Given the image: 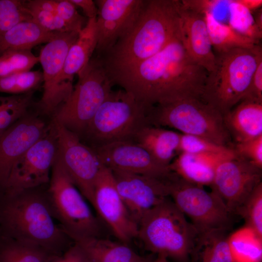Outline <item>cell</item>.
<instances>
[{
  "label": "cell",
  "mask_w": 262,
  "mask_h": 262,
  "mask_svg": "<svg viewBox=\"0 0 262 262\" xmlns=\"http://www.w3.org/2000/svg\"><path fill=\"white\" fill-rule=\"evenodd\" d=\"M208 74L189 56L181 39L176 38L150 57L110 77L114 85L148 110L180 99L201 98Z\"/></svg>",
  "instance_id": "6da1fadb"
},
{
  "label": "cell",
  "mask_w": 262,
  "mask_h": 262,
  "mask_svg": "<svg viewBox=\"0 0 262 262\" xmlns=\"http://www.w3.org/2000/svg\"><path fill=\"white\" fill-rule=\"evenodd\" d=\"M180 0H146L131 29L101 59L109 75L155 54L176 38L181 39Z\"/></svg>",
  "instance_id": "7a4b0ae2"
},
{
  "label": "cell",
  "mask_w": 262,
  "mask_h": 262,
  "mask_svg": "<svg viewBox=\"0 0 262 262\" xmlns=\"http://www.w3.org/2000/svg\"><path fill=\"white\" fill-rule=\"evenodd\" d=\"M33 190L8 196L0 220L11 239L59 255L73 241L55 218L47 195Z\"/></svg>",
  "instance_id": "3957f363"
},
{
  "label": "cell",
  "mask_w": 262,
  "mask_h": 262,
  "mask_svg": "<svg viewBox=\"0 0 262 262\" xmlns=\"http://www.w3.org/2000/svg\"><path fill=\"white\" fill-rule=\"evenodd\" d=\"M198 233L168 197L144 215L138 224L137 238L152 254L189 262Z\"/></svg>",
  "instance_id": "277c9868"
},
{
  "label": "cell",
  "mask_w": 262,
  "mask_h": 262,
  "mask_svg": "<svg viewBox=\"0 0 262 262\" xmlns=\"http://www.w3.org/2000/svg\"><path fill=\"white\" fill-rule=\"evenodd\" d=\"M215 55V66L208 73L201 98L224 116L243 99L262 60V49L259 45Z\"/></svg>",
  "instance_id": "5b68a950"
},
{
  "label": "cell",
  "mask_w": 262,
  "mask_h": 262,
  "mask_svg": "<svg viewBox=\"0 0 262 262\" xmlns=\"http://www.w3.org/2000/svg\"><path fill=\"white\" fill-rule=\"evenodd\" d=\"M147 121L149 125L173 128L231 147L223 115L201 98H185L151 107Z\"/></svg>",
  "instance_id": "8992f818"
},
{
  "label": "cell",
  "mask_w": 262,
  "mask_h": 262,
  "mask_svg": "<svg viewBox=\"0 0 262 262\" xmlns=\"http://www.w3.org/2000/svg\"><path fill=\"white\" fill-rule=\"evenodd\" d=\"M147 112L129 93L112 90L80 138L92 148L133 140L138 131L148 124Z\"/></svg>",
  "instance_id": "52a82bcc"
},
{
  "label": "cell",
  "mask_w": 262,
  "mask_h": 262,
  "mask_svg": "<svg viewBox=\"0 0 262 262\" xmlns=\"http://www.w3.org/2000/svg\"><path fill=\"white\" fill-rule=\"evenodd\" d=\"M46 194L56 221L74 242L101 237L99 222L56 155Z\"/></svg>",
  "instance_id": "ba28073f"
},
{
  "label": "cell",
  "mask_w": 262,
  "mask_h": 262,
  "mask_svg": "<svg viewBox=\"0 0 262 262\" xmlns=\"http://www.w3.org/2000/svg\"><path fill=\"white\" fill-rule=\"evenodd\" d=\"M78 82L54 119L82 136L114 86L100 57L96 56L77 74Z\"/></svg>",
  "instance_id": "9c48e42d"
},
{
  "label": "cell",
  "mask_w": 262,
  "mask_h": 262,
  "mask_svg": "<svg viewBox=\"0 0 262 262\" xmlns=\"http://www.w3.org/2000/svg\"><path fill=\"white\" fill-rule=\"evenodd\" d=\"M169 189V197L198 233L229 229L233 214L215 192H208L177 175L170 180Z\"/></svg>",
  "instance_id": "30bf717a"
},
{
  "label": "cell",
  "mask_w": 262,
  "mask_h": 262,
  "mask_svg": "<svg viewBox=\"0 0 262 262\" xmlns=\"http://www.w3.org/2000/svg\"><path fill=\"white\" fill-rule=\"evenodd\" d=\"M57 156L84 198L92 205L94 186L103 165L94 149L80 137L54 119Z\"/></svg>",
  "instance_id": "8fae6325"
},
{
  "label": "cell",
  "mask_w": 262,
  "mask_h": 262,
  "mask_svg": "<svg viewBox=\"0 0 262 262\" xmlns=\"http://www.w3.org/2000/svg\"><path fill=\"white\" fill-rule=\"evenodd\" d=\"M57 144L53 125L13 165L4 186L7 195L49 183Z\"/></svg>",
  "instance_id": "7c38bea8"
},
{
  "label": "cell",
  "mask_w": 262,
  "mask_h": 262,
  "mask_svg": "<svg viewBox=\"0 0 262 262\" xmlns=\"http://www.w3.org/2000/svg\"><path fill=\"white\" fill-rule=\"evenodd\" d=\"M78 34L57 33L40 50L38 57L43 69V92L39 105L47 114H54L73 90V84L63 83L61 77L69 49Z\"/></svg>",
  "instance_id": "4fadbf2b"
},
{
  "label": "cell",
  "mask_w": 262,
  "mask_h": 262,
  "mask_svg": "<svg viewBox=\"0 0 262 262\" xmlns=\"http://www.w3.org/2000/svg\"><path fill=\"white\" fill-rule=\"evenodd\" d=\"M262 169L234 152L218 164L210 186L230 212L237 214L247 198L262 182Z\"/></svg>",
  "instance_id": "5bb4252c"
},
{
  "label": "cell",
  "mask_w": 262,
  "mask_h": 262,
  "mask_svg": "<svg viewBox=\"0 0 262 262\" xmlns=\"http://www.w3.org/2000/svg\"><path fill=\"white\" fill-rule=\"evenodd\" d=\"M92 205L119 241L129 244L137 238L138 224L118 192L112 170L104 165L95 182Z\"/></svg>",
  "instance_id": "9a60e30c"
},
{
  "label": "cell",
  "mask_w": 262,
  "mask_h": 262,
  "mask_svg": "<svg viewBox=\"0 0 262 262\" xmlns=\"http://www.w3.org/2000/svg\"><path fill=\"white\" fill-rule=\"evenodd\" d=\"M118 192L131 216L138 224L151 209L169 197L170 180L111 170Z\"/></svg>",
  "instance_id": "2e32d148"
},
{
  "label": "cell",
  "mask_w": 262,
  "mask_h": 262,
  "mask_svg": "<svg viewBox=\"0 0 262 262\" xmlns=\"http://www.w3.org/2000/svg\"><path fill=\"white\" fill-rule=\"evenodd\" d=\"M146 0H97V56L109 51L133 27Z\"/></svg>",
  "instance_id": "e0dca14e"
},
{
  "label": "cell",
  "mask_w": 262,
  "mask_h": 262,
  "mask_svg": "<svg viewBox=\"0 0 262 262\" xmlns=\"http://www.w3.org/2000/svg\"><path fill=\"white\" fill-rule=\"evenodd\" d=\"M103 165L117 170L168 180L175 175L158 163L143 147L132 140L121 141L93 148Z\"/></svg>",
  "instance_id": "ac0fdd59"
},
{
  "label": "cell",
  "mask_w": 262,
  "mask_h": 262,
  "mask_svg": "<svg viewBox=\"0 0 262 262\" xmlns=\"http://www.w3.org/2000/svg\"><path fill=\"white\" fill-rule=\"evenodd\" d=\"M48 129L40 119L25 115L0 135V185L4 187L15 162Z\"/></svg>",
  "instance_id": "d6986e66"
},
{
  "label": "cell",
  "mask_w": 262,
  "mask_h": 262,
  "mask_svg": "<svg viewBox=\"0 0 262 262\" xmlns=\"http://www.w3.org/2000/svg\"><path fill=\"white\" fill-rule=\"evenodd\" d=\"M181 41L189 56L208 72L214 67L213 52L204 16L183 6L180 0Z\"/></svg>",
  "instance_id": "ffe728a7"
},
{
  "label": "cell",
  "mask_w": 262,
  "mask_h": 262,
  "mask_svg": "<svg viewBox=\"0 0 262 262\" xmlns=\"http://www.w3.org/2000/svg\"><path fill=\"white\" fill-rule=\"evenodd\" d=\"M179 153L169 165L170 170L192 183L211 186L220 163L234 153Z\"/></svg>",
  "instance_id": "44dd1931"
},
{
  "label": "cell",
  "mask_w": 262,
  "mask_h": 262,
  "mask_svg": "<svg viewBox=\"0 0 262 262\" xmlns=\"http://www.w3.org/2000/svg\"><path fill=\"white\" fill-rule=\"evenodd\" d=\"M224 117L230 136L236 143L262 135V103L242 100Z\"/></svg>",
  "instance_id": "7402d4cb"
},
{
  "label": "cell",
  "mask_w": 262,
  "mask_h": 262,
  "mask_svg": "<svg viewBox=\"0 0 262 262\" xmlns=\"http://www.w3.org/2000/svg\"><path fill=\"white\" fill-rule=\"evenodd\" d=\"M180 133L151 125H146L136 133V142L159 164L168 166L179 154Z\"/></svg>",
  "instance_id": "603a6c76"
},
{
  "label": "cell",
  "mask_w": 262,
  "mask_h": 262,
  "mask_svg": "<svg viewBox=\"0 0 262 262\" xmlns=\"http://www.w3.org/2000/svg\"><path fill=\"white\" fill-rule=\"evenodd\" d=\"M97 44L96 18H90L69 49L61 77L63 83L72 84L74 76L77 75L92 58Z\"/></svg>",
  "instance_id": "cb8c5ba5"
},
{
  "label": "cell",
  "mask_w": 262,
  "mask_h": 262,
  "mask_svg": "<svg viewBox=\"0 0 262 262\" xmlns=\"http://www.w3.org/2000/svg\"><path fill=\"white\" fill-rule=\"evenodd\" d=\"M57 33L45 30L32 19L23 21L0 36V55L9 49L31 50L49 42Z\"/></svg>",
  "instance_id": "d4e9b609"
},
{
  "label": "cell",
  "mask_w": 262,
  "mask_h": 262,
  "mask_svg": "<svg viewBox=\"0 0 262 262\" xmlns=\"http://www.w3.org/2000/svg\"><path fill=\"white\" fill-rule=\"evenodd\" d=\"M90 262H134L140 256L128 244L101 237L77 242Z\"/></svg>",
  "instance_id": "484cf974"
},
{
  "label": "cell",
  "mask_w": 262,
  "mask_h": 262,
  "mask_svg": "<svg viewBox=\"0 0 262 262\" xmlns=\"http://www.w3.org/2000/svg\"><path fill=\"white\" fill-rule=\"evenodd\" d=\"M227 231L216 229L199 233L189 262H233Z\"/></svg>",
  "instance_id": "4316f807"
},
{
  "label": "cell",
  "mask_w": 262,
  "mask_h": 262,
  "mask_svg": "<svg viewBox=\"0 0 262 262\" xmlns=\"http://www.w3.org/2000/svg\"><path fill=\"white\" fill-rule=\"evenodd\" d=\"M213 49L219 53L235 48L252 49L259 45L260 41L245 36L222 22L210 13L203 14Z\"/></svg>",
  "instance_id": "83f0119b"
},
{
  "label": "cell",
  "mask_w": 262,
  "mask_h": 262,
  "mask_svg": "<svg viewBox=\"0 0 262 262\" xmlns=\"http://www.w3.org/2000/svg\"><path fill=\"white\" fill-rule=\"evenodd\" d=\"M233 262H261L262 238L245 226L228 237Z\"/></svg>",
  "instance_id": "f1b7e54d"
},
{
  "label": "cell",
  "mask_w": 262,
  "mask_h": 262,
  "mask_svg": "<svg viewBox=\"0 0 262 262\" xmlns=\"http://www.w3.org/2000/svg\"><path fill=\"white\" fill-rule=\"evenodd\" d=\"M11 240L0 249V262H51L58 256L31 244Z\"/></svg>",
  "instance_id": "f546056e"
},
{
  "label": "cell",
  "mask_w": 262,
  "mask_h": 262,
  "mask_svg": "<svg viewBox=\"0 0 262 262\" xmlns=\"http://www.w3.org/2000/svg\"><path fill=\"white\" fill-rule=\"evenodd\" d=\"M228 18V25L239 33L259 41L262 38V30L256 26L252 13L238 0H229Z\"/></svg>",
  "instance_id": "4dcf8cb0"
},
{
  "label": "cell",
  "mask_w": 262,
  "mask_h": 262,
  "mask_svg": "<svg viewBox=\"0 0 262 262\" xmlns=\"http://www.w3.org/2000/svg\"><path fill=\"white\" fill-rule=\"evenodd\" d=\"M38 63L31 50H7L0 55V77L30 71Z\"/></svg>",
  "instance_id": "1f68e13d"
},
{
  "label": "cell",
  "mask_w": 262,
  "mask_h": 262,
  "mask_svg": "<svg viewBox=\"0 0 262 262\" xmlns=\"http://www.w3.org/2000/svg\"><path fill=\"white\" fill-rule=\"evenodd\" d=\"M42 72L27 71L0 77V92L24 94L33 92L43 82Z\"/></svg>",
  "instance_id": "d6a6232c"
},
{
  "label": "cell",
  "mask_w": 262,
  "mask_h": 262,
  "mask_svg": "<svg viewBox=\"0 0 262 262\" xmlns=\"http://www.w3.org/2000/svg\"><path fill=\"white\" fill-rule=\"evenodd\" d=\"M32 96V92L8 97L0 107V135L25 115Z\"/></svg>",
  "instance_id": "836d02e7"
},
{
  "label": "cell",
  "mask_w": 262,
  "mask_h": 262,
  "mask_svg": "<svg viewBox=\"0 0 262 262\" xmlns=\"http://www.w3.org/2000/svg\"><path fill=\"white\" fill-rule=\"evenodd\" d=\"M32 19L25 1L0 0V36L18 23Z\"/></svg>",
  "instance_id": "e575fe53"
},
{
  "label": "cell",
  "mask_w": 262,
  "mask_h": 262,
  "mask_svg": "<svg viewBox=\"0 0 262 262\" xmlns=\"http://www.w3.org/2000/svg\"><path fill=\"white\" fill-rule=\"evenodd\" d=\"M237 214L244 218L246 226L262 238V182L247 198Z\"/></svg>",
  "instance_id": "d590c367"
},
{
  "label": "cell",
  "mask_w": 262,
  "mask_h": 262,
  "mask_svg": "<svg viewBox=\"0 0 262 262\" xmlns=\"http://www.w3.org/2000/svg\"><path fill=\"white\" fill-rule=\"evenodd\" d=\"M232 150L231 147L216 144L199 136L180 133L179 154L226 153Z\"/></svg>",
  "instance_id": "8d00e7d4"
},
{
  "label": "cell",
  "mask_w": 262,
  "mask_h": 262,
  "mask_svg": "<svg viewBox=\"0 0 262 262\" xmlns=\"http://www.w3.org/2000/svg\"><path fill=\"white\" fill-rule=\"evenodd\" d=\"M32 20L45 30L50 33L70 32L66 24L56 13L51 12L29 4L25 2Z\"/></svg>",
  "instance_id": "74e56055"
},
{
  "label": "cell",
  "mask_w": 262,
  "mask_h": 262,
  "mask_svg": "<svg viewBox=\"0 0 262 262\" xmlns=\"http://www.w3.org/2000/svg\"><path fill=\"white\" fill-rule=\"evenodd\" d=\"M55 3L56 14L65 22L69 31L79 33L86 23L76 7L70 0H55Z\"/></svg>",
  "instance_id": "f35d334b"
},
{
  "label": "cell",
  "mask_w": 262,
  "mask_h": 262,
  "mask_svg": "<svg viewBox=\"0 0 262 262\" xmlns=\"http://www.w3.org/2000/svg\"><path fill=\"white\" fill-rule=\"evenodd\" d=\"M233 149L237 155L262 169V135L248 141L237 143Z\"/></svg>",
  "instance_id": "ab89813d"
},
{
  "label": "cell",
  "mask_w": 262,
  "mask_h": 262,
  "mask_svg": "<svg viewBox=\"0 0 262 262\" xmlns=\"http://www.w3.org/2000/svg\"><path fill=\"white\" fill-rule=\"evenodd\" d=\"M244 100L262 103V60L257 66L242 101Z\"/></svg>",
  "instance_id": "60d3db41"
},
{
  "label": "cell",
  "mask_w": 262,
  "mask_h": 262,
  "mask_svg": "<svg viewBox=\"0 0 262 262\" xmlns=\"http://www.w3.org/2000/svg\"><path fill=\"white\" fill-rule=\"evenodd\" d=\"M51 262H90L81 246L73 242L64 252Z\"/></svg>",
  "instance_id": "b9f144b4"
},
{
  "label": "cell",
  "mask_w": 262,
  "mask_h": 262,
  "mask_svg": "<svg viewBox=\"0 0 262 262\" xmlns=\"http://www.w3.org/2000/svg\"><path fill=\"white\" fill-rule=\"evenodd\" d=\"M70 1L76 7L81 8L88 19L96 18L98 14V7L93 0H70Z\"/></svg>",
  "instance_id": "7bdbcfd3"
},
{
  "label": "cell",
  "mask_w": 262,
  "mask_h": 262,
  "mask_svg": "<svg viewBox=\"0 0 262 262\" xmlns=\"http://www.w3.org/2000/svg\"><path fill=\"white\" fill-rule=\"evenodd\" d=\"M238 2L247 8L252 13L262 7V0H238Z\"/></svg>",
  "instance_id": "ee69618b"
},
{
  "label": "cell",
  "mask_w": 262,
  "mask_h": 262,
  "mask_svg": "<svg viewBox=\"0 0 262 262\" xmlns=\"http://www.w3.org/2000/svg\"><path fill=\"white\" fill-rule=\"evenodd\" d=\"M262 9H259L256 12V14L254 17V21L258 28L262 30Z\"/></svg>",
  "instance_id": "f6af8a7d"
},
{
  "label": "cell",
  "mask_w": 262,
  "mask_h": 262,
  "mask_svg": "<svg viewBox=\"0 0 262 262\" xmlns=\"http://www.w3.org/2000/svg\"><path fill=\"white\" fill-rule=\"evenodd\" d=\"M153 257L151 256H141L135 260L134 262H153L154 260Z\"/></svg>",
  "instance_id": "bcb514c9"
},
{
  "label": "cell",
  "mask_w": 262,
  "mask_h": 262,
  "mask_svg": "<svg viewBox=\"0 0 262 262\" xmlns=\"http://www.w3.org/2000/svg\"><path fill=\"white\" fill-rule=\"evenodd\" d=\"M153 262H168L167 258L163 255H158Z\"/></svg>",
  "instance_id": "7dc6e473"
},
{
  "label": "cell",
  "mask_w": 262,
  "mask_h": 262,
  "mask_svg": "<svg viewBox=\"0 0 262 262\" xmlns=\"http://www.w3.org/2000/svg\"><path fill=\"white\" fill-rule=\"evenodd\" d=\"M8 97H0V106L5 103L7 100Z\"/></svg>",
  "instance_id": "c3c4849f"
}]
</instances>
